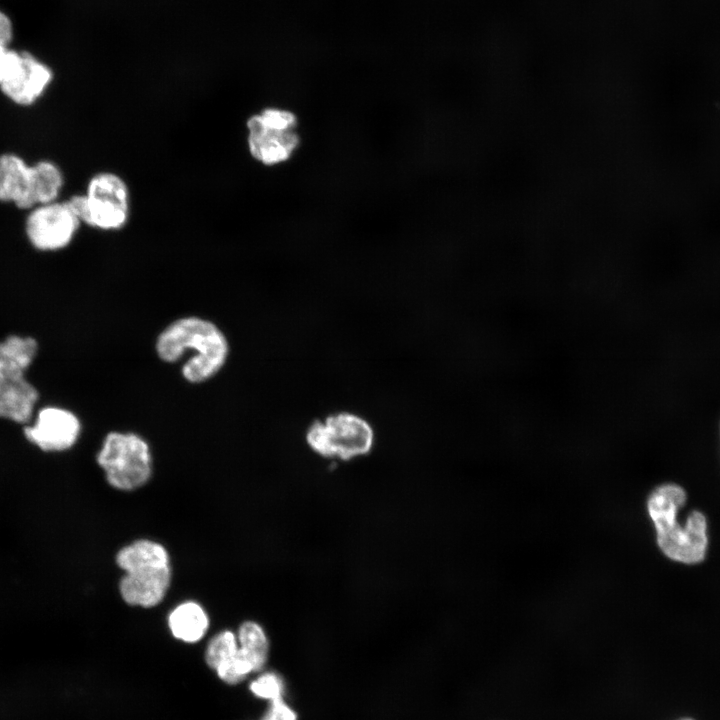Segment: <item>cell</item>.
I'll list each match as a JSON object with an SVG mask.
<instances>
[{"label": "cell", "mask_w": 720, "mask_h": 720, "mask_svg": "<svg viewBox=\"0 0 720 720\" xmlns=\"http://www.w3.org/2000/svg\"><path fill=\"white\" fill-rule=\"evenodd\" d=\"M12 38L10 19L0 11V46L7 47Z\"/></svg>", "instance_id": "21"}, {"label": "cell", "mask_w": 720, "mask_h": 720, "mask_svg": "<svg viewBox=\"0 0 720 720\" xmlns=\"http://www.w3.org/2000/svg\"><path fill=\"white\" fill-rule=\"evenodd\" d=\"M81 224L100 231H118L130 216V192L125 180L116 173L102 171L87 183L85 193L66 199Z\"/></svg>", "instance_id": "6"}, {"label": "cell", "mask_w": 720, "mask_h": 720, "mask_svg": "<svg viewBox=\"0 0 720 720\" xmlns=\"http://www.w3.org/2000/svg\"><path fill=\"white\" fill-rule=\"evenodd\" d=\"M249 690L258 698L273 701L282 697L284 685L279 675L266 672L250 683Z\"/></svg>", "instance_id": "18"}, {"label": "cell", "mask_w": 720, "mask_h": 720, "mask_svg": "<svg viewBox=\"0 0 720 720\" xmlns=\"http://www.w3.org/2000/svg\"><path fill=\"white\" fill-rule=\"evenodd\" d=\"M108 484L121 491L145 485L152 474V457L147 442L134 433H109L97 454Z\"/></svg>", "instance_id": "8"}, {"label": "cell", "mask_w": 720, "mask_h": 720, "mask_svg": "<svg viewBox=\"0 0 720 720\" xmlns=\"http://www.w3.org/2000/svg\"><path fill=\"white\" fill-rule=\"evenodd\" d=\"M375 438L372 424L351 411L330 413L313 421L305 432L306 444L314 453L341 461L369 454Z\"/></svg>", "instance_id": "5"}, {"label": "cell", "mask_w": 720, "mask_h": 720, "mask_svg": "<svg viewBox=\"0 0 720 720\" xmlns=\"http://www.w3.org/2000/svg\"><path fill=\"white\" fill-rule=\"evenodd\" d=\"M236 634L239 648L249 657L255 671L261 670L269 652V641L263 627L255 621H245Z\"/></svg>", "instance_id": "15"}, {"label": "cell", "mask_w": 720, "mask_h": 720, "mask_svg": "<svg viewBox=\"0 0 720 720\" xmlns=\"http://www.w3.org/2000/svg\"><path fill=\"white\" fill-rule=\"evenodd\" d=\"M0 203L25 211L35 206L32 163L15 152L0 154Z\"/></svg>", "instance_id": "12"}, {"label": "cell", "mask_w": 720, "mask_h": 720, "mask_svg": "<svg viewBox=\"0 0 720 720\" xmlns=\"http://www.w3.org/2000/svg\"><path fill=\"white\" fill-rule=\"evenodd\" d=\"M35 206L57 201L64 187V174L56 162L41 159L32 163Z\"/></svg>", "instance_id": "14"}, {"label": "cell", "mask_w": 720, "mask_h": 720, "mask_svg": "<svg viewBox=\"0 0 720 720\" xmlns=\"http://www.w3.org/2000/svg\"><path fill=\"white\" fill-rule=\"evenodd\" d=\"M238 649L237 634L230 630L220 631L210 639L206 646L205 663L215 671L220 664L232 658Z\"/></svg>", "instance_id": "16"}, {"label": "cell", "mask_w": 720, "mask_h": 720, "mask_svg": "<svg viewBox=\"0 0 720 720\" xmlns=\"http://www.w3.org/2000/svg\"><path fill=\"white\" fill-rule=\"evenodd\" d=\"M38 344L31 337L10 336L0 342V417L27 422L38 400V391L25 378Z\"/></svg>", "instance_id": "4"}, {"label": "cell", "mask_w": 720, "mask_h": 720, "mask_svg": "<svg viewBox=\"0 0 720 720\" xmlns=\"http://www.w3.org/2000/svg\"><path fill=\"white\" fill-rule=\"evenodd\" d=\"M685 501L686 494L680 486L665 484L652 492L647 506L662 552L672 560L693 564L705 556L707 523L701 512L692 511L682 527L677 515Z\"/></svg>", "instance_id": "2"}, {"label": "cell", "mask_w": 720, "mask_h": 720, "mask_svg": "<svg viewBox=\"0 0 720 720\" xmlns=\"http://www.w3.org/2000/svg\"><path fill=\"white\" fill-rule=\"evenodd\" d=\"M217 677L228 685L243 681L250 673L256 672L249 657L239 648L237 653L220 664L216 670Z\"/></svg>", "instance_id": "17"}, {"label": "cell", "mask_w": 720, "mask_h": 720, "mask_svg": "<svg viewBox=\"0 0 720 720\" xmlns=\"http://www.w3.org/2000/svg\"><path fill=\"white\" fill-rule=\"evenodd\" d=\"M209 624L207 612L195 601L180 603L168 615V627L173 637L188 644L200 641Z\"/></svg>", "instance_id": "13"}, {"label": "cell", "mask_w": 720, "mask_h": 720, "mask_svg": "<svg viewBox=\"0 0 720 720\" xmlns=\"http://www.w3.org/2000/svg\"><path fill=\"white\" fill-rule=\"evenodd\" d=\"M246 131L249 154L263 166L289 161L301 145L298 117L287 108L270 106L250 115Z\"/></svg>", "instance_id": "7"}, {"label": "cell", "mask_w": 720, "mask_h": 720, "mask_svg": "<svg viewBox=\"0 0 720 720\" xmlns=\"http://www.w3.org/2000/svg\"><path fill=\"white\" fill-rule=\"evenodd\" d=\"M53 80V72L46 64L27 52H21L18 65L1 85L2 94L22 107L34 105Z\"/></svg>", "instance_id": "11"}, {"label": "cell", "mask_w": 720, "mask_h": 720, "mask_svg": "<svg viewBox=\"0 0 720 720\" xmlns=\"http://www.w3.org/2000/svg\"><path fill=\"white\" fill-rule=\"evenodd\" d=\"M261 720H297L296 713L282 697L271 701V705Z\"/></svg>", "instance_id": "20"}, {"label": "cell", "mask_w": 720, "mask_h": 720, "mask_svg": "<svg viewBox=\"0 0 720 720\" xmlns=\"http://www.w3.org/2000/svg\"><path fill=\"white\" fill-rule=\"evenodd\" d=\"M116 563L125 573L119 591L125 603L152 608L165 598L172 579L170 556L159 542L138 539L122 547Z\"/></svg>", "instance_id": "3"}, {"label": "cell", "mask_w": 720, "mask_h": 720, "mask_svg": "<svg viewBox=\"0 0 720 720\" xmlns=\"http://www.w3.org/2000/svg\"><path fill=\"white\" fill-rule=\"evenodd\" d=\"M684 720H692V719H684Z\"/></svg>", "instance_id": "22"}, {"label": "cell", "mask_w": 720, "mask_h": 720, "mask_svg": "<svg viewBox=\"0 0 720 720\" xmlns=\"http://www.w3.org/2000/svg\"><path fill=\"white\" fill-rule=\"evenodd\" d=\"M156 350L166 362H175L186 351L193 356L182 368L184 378L192 383L203 382L224 365L228 344L223 333L211 322L186 317L169 325L158 337Z\"/></svg>", "instance_id": "1"}, {"label": "cell", "mask_w": 720, "mask_h": 720, "mask_svg": "<svg viewBox=\"0 0 720 720\" xmlns=\"http://www.w3.org/2000/svg\"><path fill=\"white\" fill-rule=\"evenodd\" d=\"M21 53L0 46V87L8 79L20 61Z\"/></svg>", "instance_id": "19"}, {"label": "cell", "mask_w": 720, "mask_h": 720, "mask_svg": "<svg viewBox=\"0 0 720 720\" xmlns=\"http://www.w3.org/2000/svg\"><path fill=\"white\" fill-rule=\"evenodd\" d=\"M81 225L67 200L59 199L27 210L24 234L36 250L53 252L69 246Z\"/></svg>", "instance_id": "9"}, {"label": "cell", "mask_w": 720, "mask_h": 720, "mask_svg": "<svg viewBox=\"0 0 720 720\" xmlns=\"http://www.w3.org/2000/svg\"><path fill=\"white\" fill-rule=\"evenodd\" d=\"M29 442L44 452H61L71 448L80 434V422L70 411L46 407L33 425L24 429Z\"/></svg>", "instance_id": "10"}]
</instances>
